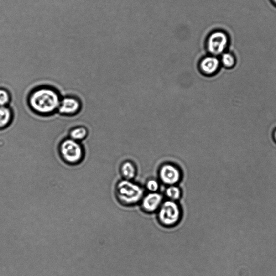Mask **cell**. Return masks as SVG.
Wrapping results in <instances>:
<instances>
[{
  "label": "cell",
  "mask_w": 276,
  "mask_h": 276,
  "mask_svg": "<svg viewBox=\"0 0 276 276\" xmlns=\"http://www.w3.org/2000/svg\"><path fill=\"white\" fill-rule=\"evenodd\" d=\"M274 1L276 3V0H274Z\"/></svg>",
  "instance_id": "ac0fdd59"
},
{
  "label": "cell",
  "mask_w": 276,
  "mask_h": 276,
  "mask_svg": "<svg viewBox=\"0 0 276 276\" xmlns=\"http://www.w3.org/2000/svg\"><path fill=\"white\" fill-rule=\"evenodd\" d=\"M147 189L151 192H157L159 189L158 182L155 180H150L147 184Z\"/></svg>",
  "instance_id": "2e32d148"
},
{
  "label": "cell",
  "mask_w": 276,
  "mask_h": 276,
  "mask_svg": "<svg viewBox=\"0 0 276 276\" xmlns=\"http://www.w3.org/2000/svg\"><path fill=\"white\" fill-rule=\"evenodd\" d=\"M121 172L125 180H131L136 175V169L131 163L126 162L122 166Z\"/></svg>",
  "instance_id": "8fae6325"
},
{
  "label": "cell",
  "mask_w": 276,
  "mask_h": 276,
  "mask_svg": "<svg viewBox=\"0 0 276 276\" xmlns=\"http://www.w3.org/2000/svg\"><path fill=\"white\" fill-rule=\"evenodd\" d=\"M118 201L124 205H133L143 199L144 190L131 180H124L118 182L116 188Z\"/></svg>",
  "instance_id": "7a4b0ae2"
},
{
  "label": "cell",
  "mask_w": 276,
  "mask_h": 276,
  "mask_svg": "<svg viewBox=\"0 0 276 276\" xmlns=\"http://www.w3.org/2000/svg\"><path fill=\"white\" fill-rule=\"evenodd\" d=\"M228 43L226 34L215 32L210 36L208 41V49L213 55H219L225 49Z\"/></svg>",
  "instance_id": "8992f818"
},
{
  "label": "cell",
  "mask_w": 276,
  "mask_h": 276,
  "mask_svg": "<svg viewBox=\"0 0 276 276\" xmlns=\"http://www.w3.org/2000/svg\"><path fill=\"white\" fill-rule=\"evenodd\" d=\"M181 216L180 208L175 201H166L159 208L158 219L164 226L176 225L180 220Z\"/></svg>",
  "instance_id": "277c9868"
},
{
  "label": "cell",
  "mask_w": 276,
  "mask_h": 276,
  "mask_svg": "<svg viewBox=\"0 0 276 276\" xmlns=\"http://www.w3.org/2000/svg\"><path fill=\"white\" fill-rule=\"evenodd\" d=\"M81 103L78 99L74 97H66L60 101L58 111L64 115H73L79 112Z\"/></svg>",
  "instance_id": "52a82bcc"
},
{
  "label": "cell",
  "mask_w": 276,
  "mask_h": 276,
  "mask_svg": "<svg viewBox=\"0 0 276 276\" xmlns=\"http://www.w3.org/2000/svg\"><path fill=\"white\" fill-rule=\"evenodd\" d=\"M222 62L224 65L228 67L233 66L235 63L234 57L229 54H225L223 55Z\"/></svg>",
  "instance_id": "9a60e30c"
},
{
  "label": "cell",
  "mask_w": 276,
  "mask_h": 276,
  "mask_svg": "<svg viewBox=\"0 0 276 276\" xmlns=\"http://www.w3.org/2000/svg\"><path fill=\"white\" fill-rule=\"evenodd\" d=\"M61 98L58 92L50 87H41L29 96L30 106L36 113L49 114L58 110Z\"/></svg>",
  "instance_id": "6da1fadb"
},
{
  "label": "cell",
  "mask_w": 276,
  "mask_h": 276,
  "mask_svg": "<svg viewBox=\"0 0 276 276\" xmlns=\"http://www.w3.org/2000/svg\"><path fill=\"white\" fill-rule=\"evenodd\" d=\"M163 199L162 195L158 192H150L143 198L142 202L143 209L148 212H152L159 210L162 204Z\"/></svg>",
  "instance_id": "ba28073f"
},
{
  "label": "cell",
  "mask_w": 276,
  "mask_h": 276,
  "mask_svg": "<svg viewBox=\"0 0 276 276\" xmlns=\"http://www.w3.org/2000/svg\"><path fill=\"white\" fill-rule=\"evenodd\" d=\"M165 195L170 200L176 201L180 199L181 191L178 186L175 185L169 186L165 191Z\"/></svg>",
  "instance_id": "4fadbf2b"
},
{
  "label": "cell",
  "mask_w": 276,
  "mask_h": 276,
  "mask_svg": "<svg viewBox=\"0 0 276 276\" xmlns=\"http://www.w3.org/2000/svg\"><path fill=\"white\" fill-rule=\"evenodd\" d=\"M10 95L5 90H0V106H5L10 102Z\"/></svg>",
  "instance_id": "5bb4252c"
},
{
  "label": "cell",
  "mask_w": 276,
  "mask_h": 276,
  "mask_svg": "<svg viewBox=\"0 0 276 276\" xmlns=\"http://www.w3.org/2000/svg\"><path fill=\"white\" fill-rule=\"evenodd\" d=\"M159 176L164 184L169 186L175 185L181 179L179 170L175 166L170 164L162 166L159 171Z\"/></svg>",
  "instance_id": "5b68a950"
},
{
  "label": "cell",
  "mask_w": 276,
  "mask_h": 276,
  "mask_svg": "<svg viewBox=\"0 0 276 276\" xmlns=\"http://www.w3.org/2000/svg\"><path fill=\"white\" fill-rule=\"evenodd\" d=\"M275 138H276V132H275Z\"/></svg>",
  "instance_id": "e0dca14e"
},
{
  "label": "cell",
  "mask_w": 276,
  "mask_h": 276,
  "mask_svg": "<svg viewBox=\"0 0 276 276\" xmlns=\"http://www.w3.org/2000/svg\"><path fill=\"white\" fill-rule=\"evenodd\" d=\"M60 152L64 162L71 165L80 163L84 157V152L80 142L71 138L64 140L61 143Z\"/></svg>",
  "instance_id": "3957f363"
},
{
  "label": "cell",
  "mask_w": 276,
  "mask_h": 276,
  "mask_svg": "<svg viewBox=\"0 0 276 276\" xmlns=\"http://www.w3.org/2000/svg\"><path fill=\"white\" fill-rule=\"evenodd\" d=\"M88 135V131L84 127H77L71 129L70 132L71 139L78 142L85 139Z\"/></svg>",
  "instance_id": "30bf717a"
},
{
  "label": "cell",
  "mask_w": 276,
  "mask_h": 276,
  "mask_svg": "<svg viewBox=\"0 0 276 276\" xmlns=\"http://www.w3.org/2000/svg\"><path fill=\"white\" fill-rule=\"evenodd\" d=\"M219 66V61L214 57H208L203 60L201 67L203 71L207 74L214 73Z\"/></svg>",
  "instance_id": "9c48e42d"
},
{
  "label": "cell",
  "mask_w": 276,
  "mask_h": 276,
  "mask_svg": "<svg viewBox=\"0 0 276 276\" xmlns=\"http://www.w3.org/2000/svg\"><path fill=\"white\" fill-rule=\"evenodd\" d=\"M11 110L6 106H0V128L6 127L11 121Z\"/></svg>",
  "instance_id": "7c38bea8"
}]
</instances>
